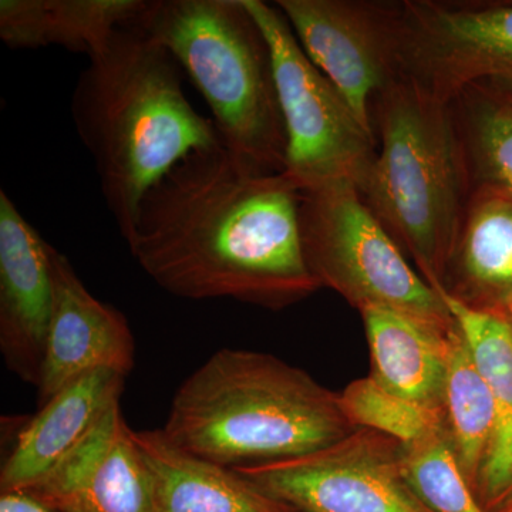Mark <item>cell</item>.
Here are the masks:
<instances>
[{"label":"cell","mask_w":512,"mask_h":512,"mask_svg":"<svg viewBox=\"0 0 512 512\" xmlns=\"http://www.w3.org/2000/svg\"><path fill=\"white\" fill-rule=\"evenodd\" d=\"M301 190L224 147L185 158L141 202L126 239L158 286L185 299L281 311L319 291L303 252Z\"/></svg>","instance_id":"obj_1"},{"label":"cell","mask_w":512,"mask_h":512,"mask_svg":"<svg viewBox=\"0 0 512 512\" xmlns=\"http://www.w3.org/2000/svg\"><path fill=\"white\" fill-rule=\"evenodd\" d=\"M89 60L74 87L73 123L126 241L148 191L185 158L222 143L185 97L174 57L143 30H117Z\"/></svg>","instance_id":"obj_2"},{"label":"cell","mask_w":512,"mask_h":512,"mask_svg":"<svg viewBox=\"0 0 512 512\" xmlns=\"http://www.w3.org/2000/svg\"><path fill=\"white\" fill-rule=\"evenodd\" d=\"M356 427L339 393L268 353L221 349L175 393L165 436L225 468L259 466L330 446Z\"/></svg>","instance_id":"obj_3"},{"label":"cell","mask_w":512,"mask_h":512,"mask_svg":"<svg viewBox=\"0 0 512 512\" xmlns=\"http://www.w3.org/2000/svg\"><path fill=\"white\" fill-rule=\"evenodd\" d=\"M373 123L377 153L360 194L436 288L473 188L453 104L397 76L377 96Z\"/></svg>","instance_id":"obj_4"},{"label":"cell","mask_w":512,"mask_h":512,"mask_svg":"<svg viewBox=\"0 0 512 512\" xmlns=\"http://www.w3.org/2000/svg\"><path fill=\"white\" fill-rule=\"evenodd\" d=\"M131 26L187 74L225 150L261 173H284L286 134L271 49L244 0H150Z\"/></svg>","instance_id":"obj_5"},{"label":"cell","mask_w":512,"mask_h":512,"mask_svg":"<svg viewBox=\"0 0 512 512\" xmlns=\"http://www.w3.org/2000/svg\"><path fill=\"white\" fill-rule=\"evenodd\" d=\"M299 218L306 262L322 288L357 311L384 306L446 332L457 328L440 293L407 262L356 184L301 191Z\"/></svg>","instance_id":"obj_6"},{"label":"cell","mask_w":512,"mask_h":512,"mask_svg":"<svg viewBox=\"0 0 512 512\" xmlns=\"http://www.w3.org/2000/svg\"><path fill=\"white\" fill-rule=\"evenodd\" d=\"M244 3L271 49L286 134L284 174L301 191L338 181L362 187L376 157V138L306 55L281 10L262 0Z\"/></svg>","instance_id":"obj_7"},{"label":"cell","mask_w":512,"mask_h":512,"mask_svg":"<svg viewBox=\"0 0 512 512\" xmlns=\"http://www.w3.org/2000/svg\"><path fill=\"white\" fill-rule=\"evenodd\" d=\"M234 471L295 512H433L407 481L403 444L362 427L305 456Z\"/></svg>","instance_id":"obj_8"},{"label":"cell","mask_w":512,"mask_h":512,"mask_svg":"<svg viewBox=\"0 0 512 512\" xmlns=\"http://www.w3.org/2000/svg\"><path fill=\"white\" fill-rule=\"evenodd\" d=\"M397 72L448 104L477 84L512 86V3H399Z\"/></svg>","instance_id":"obj_9"},{"label":"cell","mask_w":512,"mask_h":512,"mask_svg":"<svg viewBox=\"0 0 512 512\" xmlns=\"http://www.w3.org/2000/svg\"><path fill=\"white\" fill-rule=\"evenodd\" d=\"M275 6L312 63L342 94L367 133L376 138L375 101L399 76V3L276 0Z\"/></svg>","instance_id":"obj_10"},{"label":"cell","mask_w":512,"mask_h":512,"mask_svg":"<svg viewBox=\"0 0 512 512\" xmlns=\"http://www.w3.org/2000/svg\"><path fill=\"white\" fill-rule=\"evenodd\" d=\"M52 249L0 190V352L10 372L36 387L55 311Z\"/></svg>","instance_id":"obj_11"},{"label":"cell","mask_w":512,"mask_h":512,"mask_svg":"<svg viewBox=\"0 0 512 512\" xmlns=\"http://www.w3.org/2000/svg\"><path fill=\"white\" fill-rule=\"evenodd\" d=\"M25 491L60 512H151L150 478L120 402Z\"/></svg>","instance_id":"obj_12"},{"label":"cell","mask_w":512,"mask_h":512,"mask_svg":"<svg viewBox=\"0 0 512 512\" xmlns=\"http://www.w3.org/2000/svg\"><path fill=\"white\" fill-rule=\"evenodd\" d=\"M55 311L47 335L37 403L43 406L67 384L96 370L127 376L134 367V338L126 318L94 298L70 265L52 249Z\"/></svg>","instance_id":"obj_13"},{"label":"cell","mask_w":512,"mask_h":512,"mask_svg":"<svg viewBox=\"0 0 512 512\" xmlns=\"http://www.w3.org/2000/svg\"><path fill=\"white\" fill-rule=\"evenodd\" d=\"M126 376L96 370L67 384L28 421L3 461L0 490H25L66 457L120 402Z\"/></svg>","instance_id":"obj_14"},{"label":"cell","mask_w":512,"mask_h":512,"mask_svg":"<svg viewBox=\"0 0 512 512\" xmlns=\"http://www.w3.org/2000/svg\"><path fill=\"white\" fill-rule=\"evenodd\" d=\"M468 308L504 311L512 299V200L488 185H473L443 284Z\"/></svg>","instance_id":"obj_15"},{"label":"cell","mask_w":512,"mask_h":512,"mask_svg":"<svg viewBox=\"0 0 512 512\" xmlns=\"http://www.w3.org/2000/svg\"><path fill=\"white\" fill-rule=\"evenodd\" d=\"M151 488V512H295L231 468L175 446L163 430L136 431Z\"/></svg>","instance_id":"obj_16"},{"label":"cell","mask_w":512,"mask_h":512,"mask_svg":"<svg viewBox=\"0 0 512 512\" xmlns=\"http://www.w3.org/2000/svg\"><path fill=\"white\" fill-rule=\"evenodd\" d=\"M440 293L467 340L494 400V433L474 494L487 512L512 495V329L504 311L468 308Z\"/></svg>","instance_id":"obj_17"},{"label":"cell","mask_w":512,"mask_h":512,"mask_svg":"<svg viewBox=\"0 0 512 512\" xmlns=\"http://www.w3.org/2000/svg\"><path fill=\"white\" fill-rule=\"evenodd\" d=\"M370 352V375L404 399L443 410L446 332L384 306L360 309Z\"/></svg>","instance_id":"obj_18"},{"label":"cell","mask_w":512,"mask_h":512,"mask_svg":"<svg viewBox=\"0 0 512 512\" xmlns=\"http://www.w3.org/2000/svg\"><path fill=\"white\" fill-rule=\"evenodd\" d=\"M147 0H2L0 39L12 49L59 46L87 57L133 25Z\"/></svg>","instance_id":"obj_19"},{"label":"cell","mask_w":512,"mask_h":512,"mask_svg":"<svg viewBox=\"0 0 512 512\" xmlns=\"http://www.w3.org/2000/svg\"><path fill=\"white\" fill-rule=\"evenodd\" d=\"M443 412L448 439L474 490L493 439L494 400L460 328L448 343Z\"/></svg>","instance_id":"obj_20"},{"label":"cell","mask_w":512,"mask_h":512,"mask_svg":"<svg viewBox=\"0 0 512 512\" xmlns=\"http://www.w3.org/2000/svg\"><path fill=\"white\" fill-rule=\"evenodd\" d=\"M471 184L488 185L512 200V110L468 89L453 101Z\"/></svg>","instance_id":"obj_21"},{"label":"cell","mask_w":512,"mask_h":512,"mask_svg":"<svg viewBox=\"0 0 512 512\" xmlns=\"http://www.w3.org/2000/svg\"><path fill=\"white\" fill-rule=\"evenodd\" d=\"M346 419L356 427L386 434L402 444L446 430L444 412L390 392L372 376L353 380L339 393Z\"/></svg>","instance_id":"obj_22"},{"label":"cell","mask_w":512,"mask_h":512,"mask_svg":"<svg viewBox=\"0 0 512 512\" xmlns=\"http://www.w3.org/2000/svg\"><path fill=\"white\" fill-rule=\"evenodd\" d=\"M404 473L417 497L433 512H487L468 483L447 430L403 444Z\"/></svg>","instance_id":"obj_23"},{"label":"cell","mask_w":512,"mask_h":512,"mask_svg":"<svg viewBox=\"0 0 512 512\" xmlns=\"http://www.w3.org/2000/svg\"><path fill=\"white\" fill-rule=\"evenodd\" d=\"M0 512H60L25 490L2 491Z\"/></svg>","instance_id":"obj_24"},{"label":"cell","mask_w":512,"mask_h":512,"mask_svg":"<svg viewBox=\"0 0 512 512\" xmlns=\"http://www.w3.org/2000/svg\"><path fill=\"white\" fill-rule=\"evenodd\" d=\"M470 89L477 90L488 99L497 101V103L503 104V106L512 110V86L485 83L477 84V86L470 87Z\"/></svg>","instance_id":"obj_25"},{"label":"cell","mask_w":512,"mask_h":512,"mask_svg":"<svg viewBox=\"0 0 512 512\" xmlns=\"http://www.w3.org/2000/svg\"><path fill=\"white\" fill-rule=\"evenodd\" d=\"M495 512H512V495L507 501Z\"/></svg>","instance_id":"obj_26"},{"label":"cell","mask_w":512,"mask_h":512,"mask_svg":"<svg viewBox=\"0 0 512 512\" xmlns=\"http://www.w3.org/2000/svg\"><path fill=\"white\" fill-rule=\"evenodd\" d=\"M504 313H505V316H507L508 322H510L511 329H512V299L510 302H508V305L505 306Z\"/></svg>","instance_id":"obj_27"}]
</instances>
